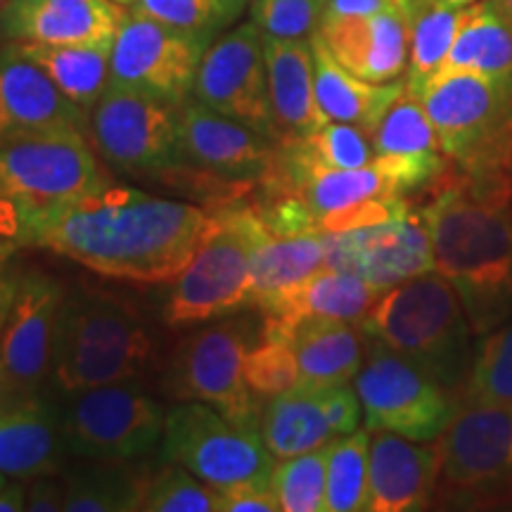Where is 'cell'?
Instances as JSON below:
<instances>
[{
	"label": "cell",
	"instance_id": "b9f144b4",
	"mask_svg": "<svg viewBox=\"0 0 512 512\" xmlns=\"http://www.w3.org/2000/svg\"><path fill=\"white\" fill-rule=\"evenodd\" d=\"M325 0H252L249 22L271 38H311L320 29Z\"/></svg>",
	"mask_w": 512,
	"mask_h": 512
},
{
	"label": "cell",
	"instance_id": "e0dca14e",
	"mask_svg": "<svg viewBox=\"0 0 512 512\" xmlns=\"http://www.w3.org/2000/svg\"><path fill=\"white\" fill-rule=\"evenodd\" d=\"M323 235V268L361 275L380 292L434 271L432 242L422 214H406L403 219Z\"/></svg>",
	"mask_w": 512,
	"mask_h": 512
},
{
	"label": "cell",
	"instance_id": "7402d4cb",
	"mask_svg": "<svg viewBox=\"0 0 512 512\" xmlns=\"http://www.w3.org/2000/svg\"><path fill=\"white\" fill-rule=\"evenodd\" d=\"M318 36L330 55L363 81L389 83L408 69V19L399 10L323 19Z\"/></svg>",
	"mask_w": 512,
	"mask_h": 512
},
{
	"label": "cell",
	"instance_id": "83f0119b",
	"mask_svg": "<svg viewBox=\"0 0 512 512\" xmlns=\"http://www.w3.org/2000/svg\"><path fill=\"white\" fill-rule=\"evenodd\" d=\"M475 72L512 86V22L496 0L467 5L463 24L437 74Z\"/></svg>",
	"mask_w": 512,
	"mask_h": 512
},
{
	"label": "cell",
	"instance_id": "7a4b0ae2",
	"mask_svg": "<svg viewBox=\"0 0 512 512\" xmlns=\"http://www.w3.org/2000/svg\"><path fill=\"white\" fill-rule=\"evenodd\" d=\"M434 271L456 287L477 337L512 318V174L441 183L420 211Z\"/></svg>",
	"mask_w": 512,
	"mask_h": 512
},
{
	"label": "cell",
	"instance_id": "bcb514c9",
	"mask_svg": "<svg viewBox=\"0 0 512 512\" xmlns=\"http://www.w3.org/2000/svg\"><path fill=\"white\" fill-rule=\"evenodd\" d=\"M17 249L19 245L15 240L0 235V332H3L5 318H8L19 283V271L12 264V256H15Z\"/></svg>",
	"mask_w": 512,
	"mask_h": 512
},
{
	"label": "cell",
	"instance_id": "681fc988",
	"mask_svg": "<svg viewBox=\"0 0 512 512\" xmlns=\"http://www.w3.org/2000/svg\"><path fill=\"white\" fill-rule=\"evenodd\" d=\"M10 399H12V394H10V387H8V377H5L3 358H0V408H3Z\"/></svg>",
	"mask_w": 512,
	"mask_h": 512
},
{
	"label": "cell",
	"instance_id": "9f6ffc18",
	"mask_svg": "<svg viewBox=\"0 0 512 512\" xmlns=\"http://www.w3.org/2000/svg\"><path fill=\"white\" fill-rule=\"evenodd\" d=\"M0 3H5V0H0Z\"/></svg>",
	"mask_w": 512,
	"mask_h": 512
},
{
	"label": "cell",
	"instance_id": "ac0fdd59",
	"mask_svg": "<svg viewBox=\"0 0 512 512\" xmlns=\"http://www.w3.org/2000/svg\"><path fill=\"white\" fill-rule=\"evenodd\" d=\"M278 140L209 110L202 102L181 105L185 162L228 181H268L280 162Z\"/></svg>",
	"mask_w": 512,
	"mask_h": 512
},
{
	"label": "cell",
	"instance_id": "836d02e7",
	"mask_svg": "<svg viewBox=\"0 0 512 512\" xmlns=\"http://www.w3.org/2000/svg\"><path fill=\"white\" fill-rule=\"evenodd\" d=\"M370 430H356L328 444V512L368 510Z\"/></svg>",
	"mask_w": 512,
	"mask_h": 512
},
{
	"label": "cell",
	"instance_id": "d6986e66",
	"mask_svg": "<svg viewBox=\"0 0 512 512\" xmlns=\"http://www.w3.org/2000/svg\"><path fill=\"white\" fill-rule=\"evenodd\" d=\"M126 17L114 0H10L0 31L15 43L112 46Z\"/></svg>",
	"mask_w": 512,
	"mask_h": 512
},
{
	"label": "cell",
	"instance_id": "277c9868",
	"mask_svg": "<svg viewBox=\"0 0 512 512\" xmlns=\"http://www.w3.org/2000/svg\"><path fill=\"white\" fill-rule=\"evenodd\" d=\"M155 358L150 330L133 306L100 290H64L50 375L62 394L136 380Z\"/></svg>",
	"mask_w": 512,
	"mask_h": 512
},
{
	"label": "cell",
	"instance_id": "8fae6325",
	"mask_svg": "<svg viewBox=\"0 0 512 512\" xmlns=\"http://www.w3.org/2000/svg\"><path fill=\"white\" fill-rule=\"evenodd\" d=\"M162 456L216 489L271 482L278 463L259 430L235 425L202 401H178L166 411Z\"/></svg>",
	"mask_w": 512,
	"mask_h": 512
},
{
	"label": "cell",
	"instance_id": "4fadbf2b",
	"mask_svg": "<svg viewBox=\"0 0 512 512\" xmlns=\"http://www.w3.org/2000/svg\"><path fill=\"white\" fill-rule=\"evenodd\" d=\"M91 136L98 155L126 174H162L185 162L181 105L112 83L93 107Z\"/></svg>",
	"mask_w": 512,
	"mask_h": 512
},
{
	"label": "cell",
	"instance_id": "603a6c76",
	"mask_svg": "<svg viewBox=\"0 0 512 512\" xmlns=\"http://www.w3.org/2000/svg\"><path fill=\"white\" fill-rule=\"evenodd\" d=\"M380 294L382 292L361 275L337 271V268H320L304 283L256 306L264 313L261 335L285 337L292 342L294 328L306 318H335L361 323V318L366 316Z\"/></svg>",
	"mask_w": 512,
	"mask_h": 512
},
{
	"label": "cell",
	"instance_id": "f907efd6",
	"mask_svg": "<svg viewBox=\"0 0 512 512\" xmlns=\"http://www.w3.org/2000/svg\"><path fill=\"white\" fill-rule=\"evenodd\" d=\"M496 5L503 10V15L512 22V0H496Z\"/></svg>",
	"mask_w": 512,
	"mask_h": 512
},
{
	"label": "cell",
	"instance_id": "484cf974",
	"mask_svg": "<svg viewBox=\"0 0 512 512\" xmlns=\"http://www.w3.org/2000/svg\"><path fill=\"white\" fill-rule=\"evenodd\" d=\"M311 50L316 67V98L325 117L328 121L361 126L368 136H373L389 107L406 93V81L370 83L358 79L330 55L318 31L311 36Z\"/></svg>",
	"mask_w": 512,
	"mask_h": 512
},
{
	"label": "cell",
	"instance_id": "d590c367",
	"mask_svg": "<svg viewBox=\"0 0 512 512\" xmlns=\"http://www.w3.org/2000/svg\"><path fill=\"white\" fill-rule=\"evenodd\" d=\"M375 155H420L441 152L437 128L418 95L403 93L373 131Z\"/></svg>",
	"mask_w": 512,
	"mask_h": 512
},
{
	"label": "cell",
	"instance_id": "f6af8a7d",
	"mask_svg": "<svg viewBox=\"0 0 512 512\" xmlns=\"http://www.w3.org/2000/svg\"><path fill=\"white\" fill-rule=\"evenodd\" d=\"M27 510L29 512H60V510H64V479H57L55 472L29 479Z\"/></svg>",
	"mask_w": 512,
	"mask_h": 512
},
{
	"label": "cell",
	"instance_id": "5b68a950",
	"mask_svg": "<svg viewBox=\"0 0 512 512\" xmlns=\"http://www.w3.org/2000/svg\"><path fill=\"white\" fill-rule=\"evenodd\" d=\"M441 152L467 176L512 174V86L475 72L437 74L420 93Z\"/></svg>",
	"mask_w": 512,
	"mask_h": 512
},
{
	"label": "cell",
	"instance_id": "3957f363",
	"mask_svg": "<svg viewBox=\"0 0 512 512\" xmlns=\"http://www.w3.org/2000/svg\"><path fill=\"white\" fill-rule=\"evenodd\" d=\"M361 332L411 358L456 392L475 361V330L456 287L437 271L384 290L361 318Z\"/></svg>",
	"mask_w": 512,
	"mask_h": 512
},
{
	"label": "cell",
	"instance_id": "7bdbcfd3",
	"mask_svg": "<svg viewBox=\"0 0 512 512\" xmlns=\"http://www.w3.org/2000/svg\"><path fill=\"white\" fill-rule=\"evenodd\" d=\"M406 214H411V209L403 197H375V200H363L330 211L318 221V230L320 233H347V230L403 219Z\"/></svg>",
	"mask_w": 512,
	"mask_h": 512
},
{
	"label": "cell",
	"instance_id": "9c48e42d",
	"mask_svg": "<svg viewBox=\"0 0 512 512\" xmlns=\"http://www.w3.org/2000/svg\"><path fill=\"white\" fill-rule=\"evenodd\" d=\"M354 387L366 430H387L420 444L437 441L460 406L456 389L370 337Z\"/></svg>",
	"mask_w": 512,
	"mask_h": 512
},
{
	"label": "cell",
	"instance_id": "e575fe53",
	"mask_svg": "<svg viewBox=\"0 0 512 512\" xmlns=\"http://www.w3.org/2000/svg\"><path fill=\"white\" fill-rule=\"evenodd\" d=\"M458 399L512 408V318L482 337Z\"/></svg>",
	"mask_w": 512,
	"mask_h": 512
},
{
	"label": "cell",
	"instance_id": "4316f807",
	"mask_svg": "<svg viewBox=\"0 0 512 512\" xmlns=\"http://www.w3.org/2000/svg\"><path fill=\"white\" fill-rule=\"evenodd\" d=\"M292 349L299 363V382L294 389L306 392L354 382L366 361V344L349 320H302L292 332Z\"/></svg>",
	"mask_w": 512,
	"mask_h": 512
},
{
	"label": "cell",
	"instance_id": "1f68e13d",
	"mask_svg": "<svg viewBox=\"0 0 512 512\" xmlns=\"http://www.w3.org/2000/svg\"><path fill=\"white\" fill-rule=\"evenodd\" d=\"M465 10L441 0H420L415 5L408 17V93L420 98L427 83L437 76L456 41Z\"/></svg>",
	"mask_w": 512,
	"mask_h": 512
},
{
	"label": "cell",
	"instance_id": "5bb4252c",
	"mask_svg": "<svg viewBox=\"0 0 512 512\" xmlns=\"http://www.w3.org/2000/svg\"><path fill=\"white\" fill-rule=\"evenodd\" d=\"M209 41V34L171 27L131 10L112 43L110 83L183 105L195 88Z\"/></svg>",
	"mask_w": 512,
	"mask_h": 512
},
{
	"label": "cell",
	"instance_id": "ee69618b",
	"mask_svg": "<svg viewBox=\"0 0 512 512\" xmlns=\"http://www.w3.org/2000/svg\"><path fill=\"white\" fill-rule=\"evenodd\" d=\"M271 482H242L221 489V512H278Z\"/></svg>",
	"mask_w": 512,
	"mask_h": 512
},
{
	"label": "cell",
	"instance_id": "11a10c76",
	"mask_svg": "<svg viewBox=\"0 0 512 512\" xmlns=\"http://www.w3.org/2000/svg\"><path fill=\"white\" fill-rule=\"evenodd\" d=\"M5 482H8V475H3V472H0V486H3Z\"/></svg>",
	"mask_w": 512,
	"mask_h": 512
},
{
	"label": "cell",
	"instance_id": "ba28073f",
	"mask_svg": "<svg viewBox=\"0 0 512 512\" xmlns=\"http://www.w3.org/2000/svg\"><path fill=\"white\" fill-rule=\"evenodd\" d=\"M62 439L88 463H131L162 444L166 413L133 380L64 394Z\"/></svg>",
	"mask_w": 512,
	"mask_h": 512
},
{
	"label": "cell",
	"instance_id": "4dcf8cb0",
	"mask_svg": "<svg viewBox=\"0 0 512 512\" xmlns=\"http://www.w3.org/2000/svg\"><path fill=\"white\" fill-rule=\"evenodd\" d=\"M325 266V235H273L259 240L252 254V306L304 283Z\"/></svg>",
	"mask_w": 512,
	"mask_h": 512
},
{
	"label": "cell",
	"instance_id": "30bf717a",
	"mask_svg": "<svg viewBox=\"0 0 512 512\" xmlns=\"http://www.w3.org/2000/svg\"><path fill=\"white\" fill-rule=\"evenodd\" d=\"M434 446L444 501L512 503V408L460 401Z\"/></svg>",
	"mask_w": 512,
	"mask_h": 512
},
{
	"label": "cell",
	"instance_id": "52a82bcc",
	"mask_svg": "<svg viewBox=\"0 0 512 512\" xmlns=\"http://www.w3.org/2000/svg\"><path fill=\"white\" fill-rule=\"evenodd\" d=\"M105 185L81 128L0 140V235L31 211L74 200Z\"/></svg>",
	"mask_w": 512,
	"mask_h": 512
},
{
	"label": "cell",
	"instance_id": "cb8c5ba5",
	"mask_svg": "<svg viewBox=\"0 0 512 512\" xmlns=\"http://www.w3.org/2000/svg\"><path fill=\"white\" fill-rule=\"evenodd\" d=\"M268 98L278 143L311 136L328 124L316 98L311 38L264 36Z\"/></svg>",
	"mask_w": 512,
	"mask_h": 512
},
{
	"label": "cell",
	"instance_id": "7c38bea8",
	"mask_svg": "<svg viewBox=\"0 0 512 512\" xmlns=\"http://www.w3.org/2000/svg\"><path fill=\"white\" fill-rule=\"evenodd\" d=\"M252 339L240 320L192 332L174 349L164 387L178 401H202L240 427H261L256 396L245 380V356Z\"/></svg>",
	"mask_w": 512,
	"mask_h": 512
},
{
	"label": "cell",
	"instance_id": "60d3db41",
	"mask_svg": "<svg viewBox=\"0 0 512 512\" xmlns=\"http://www.w3.org/2000/svg\"><path fill=\"white\" fill-rule=\"evenodd\" d=\"M245 380L259 399H273L294 389L299 382V363L292 342L285 337L261 335L245 356Z\"/></svg>",
	"mask_w": 512,
	"mask_h": 512
},
{
	"label": "cell",
	"instance_id": "f1b7e54d",
	"mask_svg": "<svg viewBox=\"0 0 512 512\" xmlns=\"http://www.w3.org/2000/svg\"><path fill=\"white\" fill-rule=\"evenodd\" d=\"M259 432L275 460L302 456L337 439L320 389H290L268 399Z\"/></svg>",
	"mask_w": 512,
	"mask_h": 512
},
{
	"label": "cell",
	"instance_id": "74e56055",
	"mask_svg": "<svg viewBox=\"0 0 512 512\" xmlns=\"http://www.w3.org/2000/svg\"><path fill=\"white\" fill-rule=\"evenodd\" d=\"M280 145H290L313 164L328 169H361L373 164L375 159L373 138L361 126L342 124V121H328L311 136L283 140Z\"/></svg>",
	"mask_w": 512,
	"mask_h": 512
},
{
	"label": "cell",
	"instance_id": "f546056e",
	"mask_svg": "<svg viewBox=\"0 0 512 512\" xmlns=\"http://www.w3.org/2000/svg\"><path fill=\"white\" fill-rule=\"evenodd\" d=\"M36 67L48 74L60 91L83 112H91L110 88L112 46H50V43H12Z\"/></svg>",
	"mask_w": 512,
	"mask_h": 512
},
{
	"label": "cell",
	"instance_id": "ab89813d",
	"mask_svg": "<svg viewBox=\"0 0 512 512\" xmlns=\"http://www.w3.org/2000/svg\"><path fill=\"white\" fill-rule=\"evenodd\" d=\"M247 0H136L133 12L171 27L214 36L219 29L238 22Z\"/></svg>",
	"mask_w": 512,
	"mask_h": 512
},
{
	"label": "cell",
	"instance_id": "c3c4849f",
	"mask_svg": "<svg viewBox=\"0 0 512 512\" xmlns=\"http://www.w3.org/2000/svg\"><path fill=\"white\" fill-rule=\"evenodd\" d=\"M27 510V489L15 482H5L0 486V512H19Z\"/></svg>",
	"mask_w": 512,
	"mask_h": 512
},
{
	"label": "cell",
	"instance_id": "6da1fadb",
	"mask_svg": "<svg viewBox=\"0 0 512 512\" xmlns=\"http://www.w3.org/2000/svg\"><path fill=\"white\" fill-rule=\"evenodd\" d=\"M219 216L124 185L31 211L10 228L19 247L67 256L88 271L140 285L174 283L209 238Z\"/></svg>",
	"mask_w": 512,
	"mask_h": 512
},
{
	"label": "cell",
	"instance_id": "44dd1931",
	"mask_svg": "<svg viewBox=\"0 0 512 512\" xmlns=\"http://www.w3.org/2000/svg\"><path fill=\"white\" fill-rule=\"evenodd\" d=\"M437 446L387 430L370 432V512L427 510L437 501Z\"/></svg>",
	"mask_w": 512,
	"mask_h": 512
},
{
	"label": "cell",
	"instance_id": "db71d44e",
	"mask_svg": "<svg viewBox=\"0 0 512 512\" xmlns=\"http://www.w3.org/2000/svg\"><path fill=\"white\" fill-rule=\"evenodd\" d=\"M114 3H119V5H133V3H136V0H114Z\"/></svg>",
	"mask_w": 512,
	"mask_h": 512
},
{
	"label": "cell",
	"instance_id": "7dc6e473",
	"mask_svg": "<svg viewBox=\"0 0 512 512\" xmlns=\"http://www.w3.org/2000/svg\"><path fill=\"white\" fill-rule=\"evenodd\" d=\"M401 8V0H325V15L330 17H361V15H377V12H394Z\"/></svg>",
	"mask_w": 512,
	"mask_h": 512
},
{
	"label": "cell",
	"instance_id": "8992f818",
	"mask_svg": "<svg viewBox=\"0 0 512 512\" xmlns=\"http://www.w3.org/2000/svg\"><path fill=\"white\" fill-rule=\"evenodd\" d=\"M268 233L259 209L219 214V223L171 285L162 318L171 328L214 323L252 306V254Z\"/></svg>",
	"mask_w": 512,
	"mask_h": 512
},
{
	"label": "cell",
	"instance_id": "f35d334b",
	"mask_svg": "<svg viewBox=\"0 0 512 512\" xmlns=\"http://www.w3.org/2000/svg\"><path fill=\"white\" fill-rule=\"evenodd\" d=\"M145 512H221V489L202 482L183 465L169 463L147 477Z\"/></svg>",
	"mask_w": 512,
	"mask_h": 512
},
{
	"label": "cell",
	"instance_id": "9a60e30c",
	"mask_svg": "<svg viewBox=\"0 0 512 512\" xmlns=\"http://www.w3.org/2000/svg\"><path fill=\"white\" fill-rule=\"evenodd\" d=\"M192 95L209 110L275 138L264 34L252 22L211 43L197 69Z\"/></svg>",
	"mask_w": 512,
	"mask_h": 512
},
{
	"label": "cell",
	"instance_id": "d4e9b609",
	"mask_svg": "<svg viewBox=\"0 0 512 512\" xmlns=\"http://www.w3.org/2000/svg\"><path fill=\"white\" fill-rule=\"evenodd\" d=\"M60 411L41 394L17 396L0 408V472L19 482L60 470Z\"/></svg>",
	"mask_w": 512,
	"mask_h": 512
},
{
	"label": "cell",
	"instance_id": "8d00e7d4",
	"mask_svg": "<svg viewBox=\"0 0 512 512\" xmlns=\"http://www.w3.org/2000/svg\"><path fill=\"white\" fill-rule=\"evenodd\" d=\"M328 446L278 460L271 475V489L283 512H328Z\"/></svg>",
	"mask_w": 512,
	"mask_h": 512
},
{
	"label": "cell",
	"instance_id": "ffe728a7",
	"mask_svg": "<svg viewBox=\"0 0 512 512\" xmlns=\"http://www.w3.org/2000/svg\"><path fill=\"white\" fill-rule=\"evenodd\" d=\"M88 114L64 95L48 74L19 55L0 50V140L86 126Z\"/></svg>",
	"mask_w": 512,
	"mask_h": 512
},
{
	"label": "cell",
	"instance_id": "f5cc1de1",
	"mask_svg": "<svg viewBox=\"0 0 512 512\" xmlns=\"http://www.w3.org/2000/svg\"><path fill=\"white\" fill-rule=\"evenodd\" d=\"M441 3L456 5V8H467V5H475V3H479V0H441Z\"/></svg>",
	"mask_w": 512,
	"mask_h": 512
},
{
	"label": "cell",
	"instance_id": "2e32d148",
	"mask_svg": "<svg viewBox=\"0 0 512 512\" xmlns=\"http://www.w3.org/2000/svg\"><path fill=\"white\" fill-rule=\"evenodd\" d=\"M64 287L46 271L19 273L15 299L0 332V358L12 399L41 394L53 363V337Z\"/></svg>",
	"mask_w": 512,
	"mask_h": 512
},
{
	"label": "cell",
	"instance_id": "d6a6232c",
	"mask_svg": "<svg viewBox=\"0 0 512 512\" xmlns=\"http://www.w3.org/2000/svg\"><path fill=\"white\" fill-rule=\"evenodd\" d=\"M147 475L126 463H93L64 477L67 512H131L143 508Z\"/></svg>",
	"mask_w": 512,
	"mask_h": 512
},
{
	"label": "cell",
	"instance_id": "816d5d0a",
	"mask_svg": "<svg viewBox=\"0 0 512 512\" xmlns=\"http://www.w3.org/2000/svg\"><path fill=\"white\" fill-rule=\"evenodd\" d=\"M418 3H420V0H401V8H403V15H406V19L411 17V12Z\"/></svg>",
	"mask_w": 512,
	"mask_h": 512
}]
</instances>
